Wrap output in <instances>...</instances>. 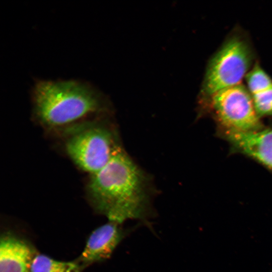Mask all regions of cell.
I'll return each mask as SVG.
<instances>
[{
	"instance_id": "obj_7",
	"label": "cell",
	"mask_w": 272,
	"mask_h": 272,
	"mask_svg": "<svg viewBox=\"0 0 272 272\" xmlns=\"http://www.w3.org/2000/svg\"><path fill=\"white\" fill-rule=\"evenodd\" d=\"M35 247L27 239L11 230L0 237V272H30L35 256Z\"/></svg>"
},
{
	"instance_id": "obj_3",
	"label": "cell",
	"mask_w": 272,
	"mask_h": 272,
	"mask_svg": "<svg viewBox=\"0 0 272 272\" xmlns=\"http://www.w3.org/2000/svg\"><path fill=\"white\" fill-rule=\"evenodd\" d=\"M253 60V49L245 36L239 32L229 36L207 66L200 93L203 100L221 90L241 84Z\"/></svg>"
},
{
	"instance_id": "obj_11",
	"label": "cell",
	"mask_w": 272,
	"mask_h": 272,
	"mask_svg": "<svg viewBox=\"0 0 272 272\" xmlns=\"http://www.w3.org/2000/svg\"><path fill=\"white\" fill-rule=\"evenodd\" d=\"M251 95L258 116H272V87Z\"/></svg>"
},
{
	"instance_id": "obj_8",
	"label": "cell",
	"mask_w": 272,
	"mask_h": 272,
	"mask_svg": "<svg viewBox=\"0 0 272 272\" xmlns=\"http://www.w3.org/2000/svg\"><path fill=\"white\" fill-rule=\"evenodd\" d=\"M223 133L236 149L272 169V129L250 132L223 130Z\"/></svg>"
},
{
	"instance_id": "obj_6",
	"label": "cell",
	"mask_w": 272,
	"mask_h": 272,
	"mask_svg": "<svg viewBox=\"0 0 272 272\" xmlns=\"http://www.w3.org/2000/svg\"><path fill=\"white\" fill-rule=\"evenodd\" d=\"M134 228H124L122 224L108 221L89 235L85 247L76 260L83 269L108 259L120 243Z\"/></svg>"
},
{
	"instance_id": "obj_5",
	"label": "cell",
	"mask_w": 272,
	"mask_h": 272,
	"mask_svg": "<svg viewBox=\"0 0 272 272\" xmlns=\"http://www.w3.org/2000/svg\"><path fill=\"white\" fill-rule=\"evenodd\" d=\"M203 101L223 130L250 132L262 129L251 95L242 84L221 90Z\"/></svg>"
},
{
	"instance_id": "obj_4",
	"label": "cell",
	"mask_w": 272,
	"mask_h": 272,
	"mask_svg": "<svg viewBox=\"0 0 272 272\" xmlns=\"http://www.w3.org/2000/svg\"><path fill=\"white\" fill-rule=\"evenodd\" d=\"M122 147L116 129L104 123L74 133L65 145L66 152L74 163L91 175L103 168Z\"/></svg>"
},
{
	"instance_id": "obj_10",
	"label": "cell",
	"mask_w": 272,
	"mask_h": 272,
	"mask_svg": "<svg viewBox=\"0 0 272 272\" xmlns=\"http://www.w3.org/2000/svg\"><path fill=\"white\" fill-rule=\"evenodd\" d=\"M248 90L253 95L272 87V79L258 62H255L245 76Z\"/></svg>"
},
{
	"instance_id": "obj_9",
	"label": "cell",
	"mask_w": 272,
	"mask_h": 272,
	"mask_svg": "<svg viewBox=\"0 0 272 272\" xmlns=\"http://www.w3.org/2000/svg\"><path fill=\"white\" fill-rule=\"evenodd\" d=\"M82 270L76 260L59 261L40 253L34 258L30 268V272H81Z\"/></svg>"
},
{
	"instance_id": "obj_1",
	"label": "cell",
	"mask_w": 272,
	"mask_h": 272,
	"mask_svg": "<svg viewBox=\"0 0 272 272\" xmlns=\"http://www.w3.org/2000/svg\"><path fill=\"white\" fill-rule=\"evenodd\" d=\"M156 190L149 175L122 147L109 162L91 175L87 185L89 199L98 214L109 221L122 224L137 220L150 226L155 213Z\"/></svg>"
},
{
	"instance_id": "obj_2",
	"label": "cell",
	"mask_w": 272,
	"mask_h": 272,
	"mask_svg": "<svg viewBox=\"0 0 272 272\" xmlns=\"http://www.w3.org/2000/svg\"><path fill=\"white\" fill-rule=\"evenodd\" d=\"M31 98L35 117L43 124L51 127L107 112L110 107L98 89L87 82L77 80L36 81Z\"/></svg>"
}]
</instances>
